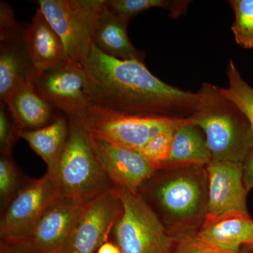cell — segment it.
I'll return each mask as SVG.
<instances>
[{"label": "cell", "instance_id": "cell-1", "mask_svg": "<svg viewBox=\"0 0 253 253\" xmlns=\"http://www.w3.org/2000/svg\"><path fill=\"white\" fill-rule=\"evenodd\" d=\"M83 67L91 104L127 114L186 119L199 101L198 92L161 81L144 62L108 56L93 43Z\"/></svg>", "mask_w": 253, "mask_h": 253}, {"label": "cell", "instance_id": "cell-2", "mask_svg": "<svg viewBox=\"0 0 253 253\" xmlns=\"http://www.w3.org/2000/svg\"><path fill=\"white\" fill-rule=\"evenodd\" d=\"M138 194L173 238L196 236L208 215L206 166L158 169Z\"/></svg>", "mask_w": 253, "mask_h": 253}, {"label": "cell", "instance_id": "cell-3", "mask_svg": "<svg viewBox=\"0 0 253 253\" xmlns=\"http://www.w3.org/2000/svg\"><path fill=\"white\" fill-rule=\"evenodd\" d=\"M198 94L196 109L186 121L204 131L212 161L244 162L253 146L247 118L219 86L204 83Z\"/></svg>", "mask_w": 253, "mask_h": 253}, {"label": "cell", "instance_id": "cell-4", "mask_svg": "<svg viewBox=\"0 0 253 253\" xmlns=\"http://www.w3.org/2000/svg\"><path fill=\"white\" fill-rule=\"evenodd\" d=\"M68 119V140L56 177L61 197L83 207L116 187L101 168L89 134Z\"/></svg>", "mask_w": 253, "mask_h": 253}, {"label": "cell", "instance_id": "cell-5", "mask_svg": "<svg viewBox=\"0 0 253 253\" xmlns=\"http://www.w3.org/2000/svg\"><path fill=\"white\" fill-rule=\"evenodd\" d=\"M71 119L91 137L138 152L154 136L186 120L127 114L91 104L79 117Z\"/></svg>", "mask_w": 253, "mask_h": 253}, {"label": "cell", "instance_id": "cell-6", "mask_svg": "<svg viewBox=\"0 0 253 253\" xmlns=\"http://www.w3.org/2000/svg\"><path fill=\"white\" fill-rule=\"evenodd\" d=\"M122 211L113 226L115 244L122 253H168L174 238L139 194L115 188Z\"/></svg>", "mask_w": 253, "mask_h": 253}, {"label": "cell", "instance_id": "cell-7", "mask_svg": "<svg viewBox=\"0 0 253 253\" xmlns=\"http://www.w3.org/2000/svg\"><path fill=\"white\" fill-rule=\"evenodd\" d=\"M99 0H38L64 45L68 59L84 66L90 52L91 20Z\"/></svg>", "mask_w": 253, "mask_h": 253}, {"label": "cell", "instance_id": "cell-8", "mask_svg": "<svg viewBox=\"0 0 253 253\" xmlns=\"http://www.w3.org/2000/svg\"><path fill=\"white\" fill-rule=\"evenodd\" d=\"M61 197L55 176L47 172L27 184L1 212V241H22L46 209Z\"/></svg>", "mask_w": 253, "mask_h": 253}, {"label": "cell", "instance_id": "cell-9", "mask_svg": "<svg viewBox=\"0 0 253 253\" xmlns=\"http://www.w3.org/2000/svg\"><path fill=\"white\" fill-rule=\"evenodd\" d=\"M122 211L115 189L83 206L60 253H94L107 242Z\"/></svg>", "mask_w": 253, "mask_h": 253}, {"label": "cell", "instance_id": "cell-10", "mask_svg": "<svg viewBox=\"0 0 253 253\" xmlns=\"http://www.w3.org/2000/svg\"><path fill=\"white\" fill-rule=\"evenodd\" d=\"M35 86L43 99L68 118L79 117L90 104L84 67L71 60L38 75Z\"/></svg>", "mask_w": 253, "mask_h": 253}, {"label": "cell", "instance_id": "cell-11", "mask_svg": "<svg viewBox=\"0 0 253 253\" xmlns=\"http://www.w3.org/2000/svg\"><path fill=\"white\" fill-rule=\"evenodd\" d=\"M208 181L207 217L227 212L249 213L243 163L212 161L206 166Z\"/></svg>", "mask_w": 253, "mask_h": 253}, {"label": "cell", "instance_id": "cell-12", "mask_svg": "<svg viewBox=\"0 0 253 253\" xmlns=\"http://www.w3.org/2000/svg\"><path fill=\"white\" fill-rule=\"evenodd\" d=\"M90 141L101 168L115 187L138 194L143 183L156 171L140 152L117 147L91 136Z\"/></svg>", "mask_w": 253, "mask_h": 253}, {"label": "cell", "instance_id": "cell-13", "mask_svg": "<svg viewBox=\"0 0 253 253\" xmlns=\"http://www.w3.org/2000/svg\"><path fill=\"white\" fill-rule=\"evenodd\" d=\"M83 207L60 198L50 206L22 242L41 253H60Z\"/></svg>", "mask_w": 253, "mask_h": 253}, {"label": "cell", "instance_id": "cell-14", "mask_svg": "<svg viewBox=\"0 0 253 253\" xmlns=\"http://www.w3.org/2000/svg\"><path fill=\"white\" fill-rule=\"evenodd\" d=\"M125 22L115 14L106 0H99L91 20L93 44L101 52L121 60H137L144 62L145 54L133 45Z\"/></svg>", "mask_w": 253, "mask_h": 253}, {"label": "cell", "instance_id": "cell-15", "mask_svg": "<svg viewBox=\"0 0 253 253\" xmlns=\"http://www.w3.org/2000/svg\"><path fill=\"white\" fill-rule=\"evenodd\" d=\"M196 237L205 244L229 253L253 244V219L249 212H231L206 217Z\"/></svg>", "mask_w": 253, "mask_h": 253}, {"label": "cell", "instance_id": "cell-16", "mask_svg": "<svg viewBox=\"0 0 253 253\" xmlns=\"http://www.w3.org/2000/svg\"><path fill=\"white\" fill-rule=\"evenodd\" d=\"M23 41L38 75L69 61L61 38L39 6L31 22L23 28Z\"/></svg>", "mask_w": 253, "mask_h": 253}, {"label": "cell", "instance_id": "cell-17", "mask_svg": "<svg viewBox=\"0 0 253 253\" xmlns=\"http://www.w3.org/2000/svg\"><path fill=\"white\" fill-rule=\"evenodd\" d=\"M23 28L0 36V98L4 101L16 86L36 83L38 73L23 41Z\"/></svg>", "mask_w": 253, "mask_h": 253}, {"label": "cell", "instance_id": "cell-18", "mask_svg": "<svg viewBox=\"0 0 253 253\" xmlns=\"http://www.w3.org/2000/svg\"><path fill=\"white\" fill-rule=\"evenodd\" d=\"M2 102L25 130L40 129L51 123L53 107L37 93L34 83L19 84Z\"/></svg>", "mask_w": 253, "mask_h": 253}, {"label": "cell", "instance_id": "cell-19", "mask_svg": "<svg viewBox=\"0 0 253 253\" xmlns=\"http://www.w3.org/2000/svg\"><path fill=\"white\" fill-rule=\"evenodd\" d=\"M69 132L68 119L55 118L49 125L40 129H26L21 138L45 163L46 172L56 176Z\"/></svg>", "mask_w": 253, "mask_h": 253}, {"label": "cell", "instance_id": "cell-20", "mask_svg": "<svg viewBox=\"0 0 253 253\" xmlns=\"http://www.w3.org/2000/svg\"><path fill=\"white\" fill-rule=\"evenodd\" d=\"M199 129L188 123L186 119L176 127L169 158L161 169L206 166L212 161L206 138Z\"/></svg>", "mask_w": 253, "mask_h": 253}, {"label": "cell", "instance_id": "cell-21", "mask_svg": "<svg viewBox=\"0 0 253 253\" xmlns=\"http://www.w3.org/2000/svg\"><path fill=\"white\" fill-rule=\"evenodd\" d=\"M106 2L118 17L128 23L136 15L152 8H163L168 10L171 17H179L187 11L190 1L184 0H106Z\"/></svg>", "mask_w": 253, "mask_h": 253}, {"label": "cell", "instance_id": "cell-22", "mask_svg": "<svg viewBox=\"0 0 253 253\" xmlns=\"http://www.w3.org/2000/svg\"><path fill=\"white\" fill-rule=\"evenodd\" d=\"M226 75L229 85L220 87L221 94L244 113L253 131V88L241 77L233 60L229 61Z\"/></svg>", "mask_w": 253, "mask_h": 253}, {"label": "cell", "instance_id": "cell-23", "mask_svg": "<svg viewBox=\"0 0 253 253\" xmlns=\"http://www.w3.org/2000/svg\"><path fill=\"white\" fill-rule=\"evenodd\" d=\"M30 180L18 169L11 154L0 156V203L1 211L14 199L20 190Z\"/></svg>", "mask_w": 253, "mask_h": 253}, {"label": "cell", "instance_id": "cell-24", "mask_svg": "<svg viewBox=\"0 0 253 253\" xmlns=\"http://www.w3.org/2000/svg\"><path fill=\"white\" fill-rule=\"evenodd\" d=\"M235 15L231 26L236 43L245 49L253 48V0H230Z\"/></svg>", "mask_w": 253, "mask_h": 253}, {"label": "cell", "instance_id": "cell-25", "mask_svg": "<svg viewBox=\"0 0 253 253\" xmlns=\"http://www.w3.org/2000/svg\"><path fill=\"white\" fill-rule=\"evenodd\" d=\"M176 127L163 131L154 136L140 151L141 154L156 170L161 169L169 158Z\"/></svg>", "mask_w": 253, "mask_h": 253}, {"label": "cell", "instance_id": "cell-26", "mask_svg": "<svg viewBox=\"0 0 253 253\" xmlns=\"http://www.w3.org/2000/svg\"><path fill=\"white\" fill-rule=\"evenodd\" d=\"M16 121L7 105L1 101L0 106V151L1 154H11L13 146L24 131Z\"/></svg>", "mask_w": 253, "mask_h": 253}, {"label": "cell", "instance_id": "cell-27", "mask_svg": "<svg viewBox=\"0 0 253 253\" xmlns=\"http://www.w3.org/2000/svg\"><path fill=\"white\" fill-rule=\"evenodd\" d=\"M168 253H234L226 252L205 244L196 236L174 238L172 247ZM236 253H253L242 251Z\"/></svg>", "mask_w": 253, "mask_h": 253}, {"label": "cell", "instance_id": "cell-28", "mask_svg": "<svg viewBox=\"0 0 253 253\" xmlns=\"http://www.w3.org/2000/svg\"><path fill=\"white\" fill-rule=\"evenodd\" d=\"M0 253H41L22 241H1Z\"/></svg>", "mask_w": 253, "mask_h": 253}, {"label": "cell", "instance_id": "cell-29", "mask_svg": "<svg viewBox=\"0 0 253 253\" xmlns=\"http://www.w3.org/2000/svg\"><path fill=\"white\" fill-rule=\"evenodd\" d=\"M243 163L244 181L248 191L253 189V146L245 158Z\"/></svg>", "mask_w": 253, "mask_h": 253}, {"label": "cell", "instance_id": "cell-30", "mask_svg": "<svg viewBox=\"0 0 253 253\" xmlns=\"http://www.w3.org/2000/svg\"><path fill=\"white\" fill-rule=\"evenodd\" d=\"M97 253H122V252L115 243L107 241L99 248Z\"/></svg>", "mask_w": 253, "mask_h": 253}, {"label": "cell", "instance_id": "cell-31", "mask_svg": "<svg viewBox=\"0 0 253 253\" xmlns=\"http://www.w3.org/2000/svg\"><path fill=\"white\" fill-rule=\"evenodd\" d=\"M244 251H249V252H253V244L251 246H248V247L245 248Z\"/></svg>", "mask_w": 253, "mask_h": 253}]
</instances>
